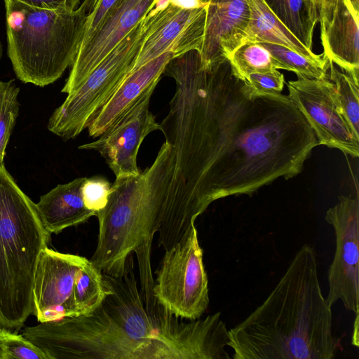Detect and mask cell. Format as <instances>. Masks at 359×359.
<instances>
[{"label": "cell", "mask_w": 359, "mask_h": 359, "mask_svg": "<svg viewBox=\"0 0 359 359\" xmlns=\"http://www.w3.org/2000/svg\"><path fill=\"white\" fill-rule=\"evenodd\" d=\"M234 359H332L339 347L314 249L303 245L275 287L229 330Z\"/></svg>", "instance_id": "obj_1"}, {"label": "cell", "mask_w": 359, "mask_h": 359, "mask_svg": "<svg viewBox=\"0 0 359 359\" xmlns=\"http://www.w3.org/2000/svg\"><path fill=\"white\" fill-rule=\"evenodd\" d=\"M103 277L109 292L93 311L25 327L22 335L48 359H156L158 316L146 309L133 267Z\"/></svg>", "instance_id": "obj_2"}, {"label": "cell", "mask_w": 359, "mask_h": 359, "mask_svg": "<svg viewBox=\"0 0 359 359\" xmlns=\"http://www.w3.org/2000/svg\"><path fill=\"white\" fill-rule=\"evenodd\" d=\"M172 147L165 142L151 166L137 176L116 177L106 205L96 213L97 243L90 261L103 273L124 276L137 257L141 290L154 286L151 243L158 232L175 170Z\"/></svg>", "instance_id": "obj_3"}, {"label": "cell", "mask_w": 359, "mask_h": 359, "mask_svg": "<svg viewBox=\"0 0 359 359\" xmlns=\"http://www.w3.org/2000/svg\"><path fill=\"white\" fill-rule=\"evenodd\" d=\"M50 233L36 203L0 164V326L15 332L32 315V290Z\"/></svg>", "instance_id": "obj_4"}, {"label": "cell", "mask_w": 359, "mask_h": 359, "mask_svg": "<svg viewBox=\"0 0 359 359\" xmlns=\"http://www.w3.org/2000/svg\"><path fill=\"white\" fill-rule=\"evenodd\" d=\"M4 1L7 53L16 76L41 87L56 81L74 60L94 0H83L71 12Z\"/></svg>", "instance_id": "obj_5"}, {"label": "cell", "mask_w": 359, "mask_h": 359, "mask_svg": "<svg viewBox=\"0 0 359 359\" xmlns=\"http://www.w3.org/2000/svg\"><path fill=\"white\" fill-rule=\"evenodd\" d=\"M150 14L138 23L81 85L67 94L48 123V129L65 140L86 129L97 111L130 74L150 26Z\"/></svg>", "instance_id": "obj_6"}, {"label": "cell", "mask_w": 359, "mask_h": 359, "mask_svg": "<svg viewBox=\"0 0 359 359\" xmlns=\"http://www.w3.org/2000/svg\"><path fill=\"white\" fill-rule=\"evenodd\" d=\"M195 224L165 250L157 271L154 294L157 302L176 317L200 318L209 302L208 278Z\"/></svg>", "instance_id": "obj_7"}, {"label": "cell", "mask_w": 359, "mask_h": 359, "mask_svg": "<svg viewBox=\"0 0 359 359\" xmlns=\"http://www.w3.org/2000/svg\"><path fill=\"white\" fill-rule=\"evenodd\" d=\"M325 221L333 227L336 247L328 269L326 300L332 306L341 301L347 311L359 318V199L340 196L325 212Z\"/></svg>", "instance_id": "obj_8"}, {"label": "cell", "mask_w": 359, "mask_h": 359, "mask_svg": "<svg viewBox=\"0 0 359 359\" xmlns=\"http://www.w3.org/2000/svg\"><path fill=\"white\" fill-rule=\"evenodd\" d=\"M288 97L305 118L318 145L335 148L353 157L359 156V139L341 114L334 85L328 79L297 77L287 83Z\"/></svg>", "instance_id": "obj_9"}, {"label": "cell", "mask_w": 359, "mask_h": 359, "mask_svg": "<svg viewBox=\"0 0 359 359\" xmlns=\"http://www.w3.org/2000/svg\"><path fill=\"white\" fill-rule=\"evenodd\" d=\"M157 84L151 85L97 140L79 147L80 149L99 152L116 178L137 176L142 172L137 163L140 147L149 133L161 131V124L149 111L151 97Z\"/></svg>", "instance_id": "obj_10"}, {"label": "cell", "mask_w": 359, "mask_h": 359, "mask_svg": "<svg viewBox=\"0 0 359 359\" xmlns=\"http://www.w3.org/2000/svg\"><path fill=\"white\" fill-rule=\"evenodd\" d=\"M149 14V29L132 72L167 52L175 57L192 50L200 52L206 7L185 9L158 0Z\"/></svg>", "instance_id": "obj_11"}, {"label": "cell", "mask_w": 359, "mask_h": 359, "mask_svg": "<svg viewBox=\"0 0 359 359\" xmlns=\"http://www.w3.org/2000/svg\"><path fill=\"white\" fill-rule=\"evenodd\" d=\"M88 261L84 257L48 247L42 252L32 290V315L39 323L79 316L74 298V285Z\"/></svg>", "instance_id": "obj_12"}, {"label": "cell", "mask_w": 359, "mask_h": 359, "mask_svg": "<svg viewBox=\"0 0 359 359\" xmlns=\"http://www.w3.org/2000/svg\"><path fill=\"white\" fill-rule=\"evenodd\" d=\"M158 0H116L91 36L79 46L61 91L69 94L146 16Z\"/></svg>", "instance_id": "obj_13"}, {"label": "cell", "mask_w": 359, "mask_h": 359, "mask_svg": "<svg viewBox=\"0 0 359 359\" xmlns=\"http://www.w3.org/2000/svg\"><path fill=\"white\" fill-rule=\"evenodd\" d=\"M166 314L158 329L165 359H229V330L217 312L204 318L182 321Z\"/></svg>", "instance_id": "obj_14"}, {"label": "cell", "mask_w": 359, "mask_h": 359, "mask_svg": "<svg viewBox=\"0 0 359 359\" xmlns=\"http://www.w3.org/2000/svg\"><path fill=\"white\" fill-rule=\"evenodd\" d=\"M206 16L201 55L208 69L227 59L241 45L249 24L250 10L247 0H205Z\"/></svg>", "instance_id": "obj_15"}, {"label": "cell", "mask_w": 359, "mask_h": 359, "mask_svg": "<svg viewBox=\"0 0 359 359\" xmlns=\"http://www.w3.org/2000/svg\"><path fill=\"white\" fill-rule=\"evenodd\" d=\"M175 55L167 52L130 72L88 126V135L97 137L112 126L154 83H158L165 66Z\"/></svg>", "instance_id": "obj_16"}, {"label": "cell", "mask_w": 359, "mask_h": 359, "mask_svg": "<svg viewBox=\"0 0 359 359\" xmlns=\"http://www.w3.org/2000/svg\"><path fill=\"white\" fill-rule=\"evenodd\" d=\"M359 7L338 0L332 20L321 32L323 54L329 61L359 81Z\"/></svg>", "instance_id": "obj_17"}, {"label": "cell", "mask_w": 359, "mask_h": 359, "mask_svg": "<svg viewBox=\"0 0 359 359\" xmlns=\"http://www.w3.org/2000/svg\"><path fill=\"white\" fill-rule=\"evenodd\" d=\"M86 177L57 185L40 197L36 209L45 229L58 234L68 227L86 222L96 212L88 209L83 200L81 189Z\"/></svg>", "instance_id": "obj_18"}, {"label": "cell", "mask_w": 359, "mask_h": 359, "mask_svg": "<svg viewBox=\"0 0 359 359\" xmlns=\"http://www.w3.org/2000/svg\"><path fill=\"white\" fill-rule=\"evenodd\" d=\"M250 18L241 39L247 42H266L281 45L313 60L323 57L306 48L277 18L263 0H247ZM240 46V45H239Z\"/></svg>", "instance_id": "obj_19"}, {"label": "cell", "mask_w": 359, "mask_h": 359, "mask_svg": "<svg viewBox=\"0 0 359 359\" xmlns=\"http://www.w3.org/2000/svg\"><path fill=\"white\" fill-rule=\"evenodd\" d=\"M283 25L308 49L312 50L318 15L311 0H263Z\"/></svg>", "instance_id": "obj_20"}, {"label": "cell", "mask_w": 359, "mask_h": 359, "mask_svg": "<svg viewBox=\"0 0 359 359\" xmlns=\"http://www.w3.org/2000/svg\"><path fill=\"white\" fill-rule=\"evenodd\" d=\"M259 43L271 55L276 69L293 72L299 78H328L329 60L324 54L321 60H313L281 45L266 42Z\"/></svg>", "instance_id": "obj_21"}, {"label": "cell", "mask_w": 359, "mask_h": 359, "mask_svg": "<svg viewBox=\"0 0 359 359\" xmlns=\"http://www.w3.org/2000/svg\"><path fill=\"white\" fill-rule=\"evenodd\" d=\"M328 79L334 85L339 109L355 136L359 139V81L339 70L329 61Z\"/></svg>", "instance_id": "obj_22"}, {"label": "cell", "mask_w": 359, "mask_h": 359, "mask_svg": "<svg viewBox=\"0 0 359 359\" xmlns=\"http://www.w3.org/2000/svg\"><path fill=\"white\" fill-rule=\"evenodd\" d=\"M109 292L102 273L88 259L76 279L74 298L79 316L95 309Z\"/></svg>", "instance_id": "obj_23"}, {"label": "cell", "mask_w": 359, "mask_h": 359, "mask_svg": "<svg viewBox=\"0 0 359 359\" xmlns=\"http://www.w3.org/2000/svg\"><path fill=\"white\" fill-rule=\"evenodd\" d=\"M227 60L233 74L244 81L251 74L276 69L271 55L259 42L241 44L229 53Z\"/></svg>", "instance_id": "obj_24"}, {"label": "cell", "mask_w": 359, "mask_h": 359, "mask_svg": "<svg viewBox=\"0 0 359 359\" xmlns=\"http://www.w3.org/2000/svg\"><path fill=\"white\" fill-rule=\"evenodd\" d=\"M19 92L14 80L0 81V164L4 163L6 147L18 115Z\"/></svg>", "instance_id": "obj_25"}, {"label": "cell", "mask_w": 359, "mask_h": 359, "mask_svg": "<svg viewBox=\"0 0 359 359\" xmlns=\"http://www.w3.org/2000/svg\"><path fill=\"white\" fill-rule=\"evenodd\" d=\"M0 359H48V357L22 334L0 326Z\"/></svg>", "instance_id": "obj_26"}, {"label": "cell", "mask_w": 359, "mask_h": 359, "mask_svg": "<svg viewBox=\"0 0 359 359\" xmlns=\"http://www.w3.org/2000/svg\"><path fill=\"white\" fill-rule=\"evenodd\" d=\"M248 95L250 97L276 95L281 93L284 84V75L278 69L250 74L245 81Z\"/></svg>", "instance_id": "obj_27"}, {"label": "cell", "mask_w": 359, "mask_h": 359, "mask_svg": "<svg viewBox=\"0 0 359 359\" xmlns=\"http://www.w3.org/2000/svg\"><path fill=\"white\" fill-rule=\"evenodd\" d=\"M111 184L103 177L86 179L81 192L86 207L97 213L107 204Z\"/></svg>", "instance_id": "obj_28"}, {"label": "cell", "mask_w": 359, "mask_h": 359, "mask_svg": "<svg viewBox=\"0 0 359 359\" xmlns=\"http://www.w3.org/2000/svg\"><path fill=\"white\" fill-rule=\"evenodd\" d=\"M116 1V0H94L87 15L81 43L91 36Z\"/></svg>", "instance_id": "obj_29"}, {"label": "cell", "mask_w": 359, "mask_h": 359, "mask_svg": "<svg viewBox=\"0 0 359 359\" xmlns=\"http://www.w3.org/2000/svg\"><path fill=\"white\" fill-rule=\"evenodd\" d=\"M32 6L58 11L76 10L83 0H18Z\"/></svg>", "instance_id": "obj_30"}, {"label": "cell", "mask_w": 359, "mask_h": 359, "mask_svg": "<svg viewBox=\"0 0 359 359\" xmlns=\"http://www.w3.org/2000/svg\"><path fill=\"white\" fill-rule=\"evenodd\" d=\"M318 15L321 32L325 31L330 24L338 0H311Z\"/></svg>", "instance_id": "obj_31"}, {"label": "cell", "mask_w": 359, "mask_h": 359, "mask_svg": "<svg viewBox=\"0 0 359 359\" xmlns=\"http://www.w3.org/2000/svg\"><path fill=\"white\" fill-rule=\"evenodd\" d=\"M172 4L185 9L206 7L205 0H168Z\"/></svg>", "instance_id": "obj_32"}, {"label": "cell", "mask_w": 359, "mask_h": 359, "mask_svg": "<svg viewBox=\"0 0 359 359\" xmlns=\"http://www.w3.org/2000/svg\"><path fill=\"white\" fill-rule=\"evenodd\" d=\"M352 1L356 6L359 7V0H352Z\"/></svg>", "instance_id": "obj_33"}, {"label": "cell", "mask_w": 359, "mask_h": 359, "mask_svg": "<svg viewBox=\"0 0 359 359\" xmlns=\"http://www.w3.org/2000/svg\"><path fill=\"white\" fill-rule=\"evenodd\" d=\"M1 53H2V48H1V43H0V57L1 56Z\"/></svg>", "instance_id": "obj_34"}]
</instances>
